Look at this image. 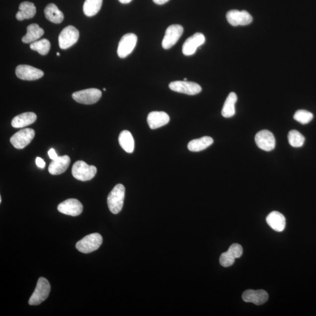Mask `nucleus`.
Returning <instances> with one entry per match:
<instances>
[{"mask_svg": "<svg viewBox=\"0 0 316 316\" xmlns=\"http://www.w3.org/2000/svg\"><path fill=\"white\" fill-rule=\"evenodd\" d=\"M15 74L21 80L32 81L41 78L44 73L40 69L31 66L21 65L16 67Z\"/></svg>", "mask_w": 316, "mask_h": 316, "instance_id": "11", "label": "nucleus"}, {"mask_svg": "<svg viewBox=\"0 0 316 316\" xmlns=\"http://www.w3.org/2000/svg\"><path fill=\"white\" fill-rule=\"evenodd\" d=\"M294 119L302 124H307L314 118V114L311 112L300 110L296 112L294 115Z\"/></svg>", "mask_w": 316, "mask_h": 316, "instance_id": "31", "label": "nucleus"}, {"mask_svg": "<svg viewBox=\"0 0 316 316\" xmlns=\"http://www.w3.org/2000/svg\"><path fill=\"white\" fill-rule=\"evenodd\" d=\"M30 48L33 51H37L40 55H46L50 51L51 43L47 39H42L31 43Z\"/></svg>", "mask_w": 316, "mask_h": 316, "instance_id": "29", "label": "nucleus"}, {"mask_svg": "<svg viewBox=\"0 0 316 316\" xmlns=\"http://www.w3.org/2000/svg\"><path fill=\"white\" fill-rule=\"evenodd\" d=\"M71 163V158L68 156L58 157L52 160L48 167L49 172L53 175H58L67 170Z\"/></svg>", "mask_w": 316, "mask_h": 316, "instance_id": "19", "label": "nucleus"}, {"mask_svg": "<svg viewBox=\"0 0 316 316\" xmlns=\"http://www.w3.org/2000/svg\"><path fill=\"white\" fill-rule=\"evenodd\" d=\"M35 136V132L31 128H26L17 132L12 136L10 142L16 149L21 150L28 146Z\"/></svg>", "mask_w": 316, "mask_h": 316, "instance_id": "7", "label": "nucleus"}, {"mask_svg": "<svg viewBox=\"0 0 316 316\" xmlns=\"http://www.w3.org/2000/svg\"><path fill=\"white\" fill-rule=\"evenodd\" d=\"M103 243V237L98 233L91 234L78 241L76 247L79 251L88 253L100 248Z\"/></svg>", "mask_w": 316, "mask_h": 316, "instance_id": "2", "label": "nucleus"}, {"mask_svg": "<svg viewBox=\"0 0 316 316\" xmlns=\"http://www.w3.org/2000/svg\"><path fill=\"white\" fill-rule=\"evenodd\" d=\"M97 171L96 167L88 165L84 161L79 160L72 167V173L75 179L85 182L93 179Z\"/></svg>", "mask_w": 316, "mask_h": 316, "instance_id": "3", "label": "nucleus"}, {"mask_svg": "<svg viewBox=\"0 0 316 316\" xmlns=\"http://www.w3.org/2000/svg\"><path fill=\"white\" fill-rule=\"evenodd\" d=\"M187 79L186 78H184L183 81H187Z\"/></svg>", "mask_w": 316, "mask_h": 316, "instance_id": "37", "label": "nucleus"}, {"mask_svg": "<svg viewBox=\"0 0 316 316\" xmlns=\"http://www.w3.org/2000/svg\"><path fill=\"white\" fill-rule=\"evenodd\" d=\"M243 249L238 243H233L228 251L222 253L220 258V263L224 267H229L234 264L236 258L241 257Z\"/></svg>", "mask_w": 316, "mask_h": 316, "instance_id": "13", "label": "nucleus"}, {"mask_svg": "<svg viewBox=\"0 0 316 316\" xmlns=\"http://www.w3.org/2000/svg\"><path fill=\"white\" fill-rule=\"evenodd\" d=\"M36 164L39 168H44L46 165L45 161L42 159L41 158L37 157L35 160Z\"/></svg>", "mask_w": 316, "mask_h": 316, "instance_id": "32", "label": "nucleus"}, {"mask_svg": "<svg viewBox=\"0 0 316 316\" xmlns=\"http://www.w3.org/2000/svg\"><path fill=\"white\" fill-rule=\"evenodd\" d=\"M237 96L235 93L232 92L227 97L222 111V116L225 118H230L236 114L235 104Z\"/></svg>", "mask_w": 316, "mask_h": 316, "instance_id": "27", "label": "nucleus"}, {"mask_svg": "<svg viewBox=\"0 0 316 316\" xmlns=\"http://www.w3.org/2000/svg\"><path fill=\"white\" fill-rule=\"evenodd\" d=\"M102 93L97 88H91L75 92L72 98L79 103L83 104H93L100 99Z\"/></svg>", "mask_w": 316, "mask_h": 316, "instance_id": "5", "label": "nucleus"}, {"mask_svg": "<svg viewBox=\"0 0 316 316\" xmlns=\"http://www.w3.org/2000/svg\"><path fill=\"white\" fill-rule=\"evenodd\" d=\"M169 1V0H153V1L158 5L165 4L166 2H168Z\"/></svg>", "mask_w": 316, "mask_h": 316, "instance_id": "34", "label": "nucleus"}, {"mask_svg": "<svg viewBox=\"0 0 316 316\" xmlns=\"http://www.w3.org/2000/svg\"><path fill=\"white\" fill-rule=\"evenodd\" d=\"M122 4H128L132 1V0H118Z\"/></svg>", "mask_w": 316, "mask_h": 316, "instance_id": "35", "label": "nucleus"}, {"mask_svg": "<svg viewBox=\"0 0 316 316\" xmlns=\"http://www.w3.org/2000/svg\"><path fill=\"white\" fill-rule=\"evenodd\" d=\"M266 220L268 225L275 231H284L286 226V219L282 213L274 211L269 214Z\"/></svg>", "mask_w": 316, "mask_h": 316, "instance_id": "20", "label": "nucleus"}, {"mask_svg": "<svg viewBox=\"0 0 316 316\" xmlns=\"http://www.w3.org/2000/svg\"><path fill=\"white\" fill-rule=\"evenodd\" d=\"M79 38V32L74 26L65 28L59 36V45L62 49L71 48L76 44Z\"/></svg>", "mask_w": 316, "mask_h": 316, "instance_id": "6", "label": "nucleus"}, {"mask_svg": "<svg viewBox=\"0 0 316 316\" xmlns=\"http://www.w3.org/2000/svg\"><path fill=\"white\" fill-rule=\"evenodd\" d=\"M103 90H104V91L106 90V88H103Z\"/></svg>", "mask_w": 316, "mask_h": 316, "instance_id": "39", "label": "nucleus"}, {"mask_svg": "<svg viewBox=\"0 0 316 316\" xmlns=\"http://www.w3.org/2000/svg\"><path fill=\"white\" fill-rule=\"evenodd\" d=\"M137 35L132 33L124 35L118 44L117 54L120 58H125L131 54L137 45Z\"/></svg>", "mask_w": 316, "mask_h": 316, "instance_id": "9", "label": "nucleus"}, {"mask_svg": "<svg viewBox=\"0 0 316 316\" xmlns=\"http://www.w3.org/2000/svg\"><path fill=\"white\" fill-rule=\"evenodd\" d=\"M48 156L52 160H55L58 157L55 150L53 149V148L48 151Z\"/></svg>", "mask_w": 316, "mask_h": 316, "instance_id": "33", "label": "nucleus"}, {"mask_svg": "<svg viewBox=\"0 0 316 316\" xmlns=\"http://www.w3.org/2000/svg\"><path fill=\"white\" fill-rule=\"evenodd\" d=\"M170 117L163 111H153L148 114L147 123L151 129L156 130L169 123Z\"/></svg>", "mask_w": 316, "mask_h": 316, "instance_id": "18", "label": "nucleus"}, {"mask_svg": "<svg viewBox=\"0 0 316 316\" xmlns=\"http://www.w3.org/2000/svg\"><path fill=\"white\" fill-rule=\"evenodd\" d=\"M50 292L51 285L48 280L42 277L39 278L37 287L29 299V305L37 306L41 304L48 298Z\"/></svg>", "mask_w": 316, "mask_h": 316, "instance_id": "4", "label": "nucleus"}, {"mask_svg": "<svg viewBox=\"0 0 316 316\" xmlns=\"http://www.w3.org/2000/svg\"><path fill=\"white\" fill-rule=\"evenodd\" d=\"M37 118V115L34 113L26 112L13 118L11 125L13 127L16 128L25 127L35 123Z\"/></svg>", "mask_w": 316, "mask_h": 316, "instance_id": "21", "label": "nucleus"}, {"mask_svg": "<svg viewBox=\"0 0 316 316\" xmlns=\"http://www.w3.org/2000/svg\"><path fill=\"white\" fill-rule=\"evenodd\" d=\"M214 141L212 137L206 136L191 141L187 148L192 152H200L212 146Z\"/></svg>", "mask_w": 316, "mask_h": 316, "instance_id": "25", "label": "nucleus"}, {"mask_svg": "<svg viewBox=\"0 0 316 316\" xmlns=\"http://www.w3.org/2000/svg\"><path fill=\"white\" fill-rule=\"evenodd\" d=\"M120 146L128 154L134 152L135 142L133 136L130 131L124 130L121 132L118 138Z\"/></svg>", "mask_w": 316, "mask_h": 316, "instance_id": "26", "label": "nucleus"}, {"mask_svg": "<svg viewBox=\"0 0 316 316\" xmlns=\"http://www.w3.org/2000/svg\"><path fill=\"white\" fill-rule=\"evenodd\" d=\"M289 143L293 147L300 148L304 146L305 138L297 130H292L288 134Z\"/></svg>", "mask_w": 316, "mask_h": 316, "instance_id": "30", "label": "nucleus"}, {"mask_svg": "<svg viewBox=\"0 0 316 316\" xmlns=\"http://www.w3.org/2000/svg\"><path fill=\"white\" fill-rule=\"evenodd\" d=\"M255 141L260 149L265 151H271L274 149L276 145L275 138L271 132L262 130L256 134Z\"/></svg>", "mask_w": 316, "mask_h": 316, "instance_id": "12", "label": "nucleus"}, {"mask_svg": "<svg viewBox=\"0 0 316 316\" xmlns=\"http://www.w3.org/2000/svg\"><path fill=\"white\" fill-rule=\"evenodd\" d=\"M103 0H85L83 4L84 14L87 16L96 15L100 10Z\"/></svg>", "mask_w": 316, "mask_h": 316, "instance_id": "28", "label": "nucleus"}, {"mask_svg": "<svg viewBox=\"0 0 316 316\" xmlns=\"http://www.w3.org/2000/svg\"><path fill=\"white\" fill-rule=\"evenodd\" d=\"M44 34V29L37 24L29 25L27 27V33L22 39L25 44H30L37 41Z\"/></svg>", "mask_w": 316, "mask_h": 316, "instance_id": "23", "label": "nucleus"}, {"mask_svg": "<svg viewBox=\"0 0 316 316\" xmlns=\"http://www.w3.org/2000/svg\"><path fill=\"white\" fill-rule=\"evenodd\" d=\"M243 301L247 303H253L256 305H261L267 302L269 298L268 293L264 290H246L243 293Z\"/></svg>", "mask_w": 316, "mask_h": 316, "instance_id": "17", "label": "nucleus"}, {"mask_svg": "<svg viewBox=\"0 0 316 316\" xmlns=\"http://www.w3.org/2000/svg\"><path fill=\"white\" fill-rule=\"evenodd\" d=\"M46 18L55 24H60L64 21V15L59 10L58 6L53 3L48 4L44 10Z\"/></svg>", "mask_w": 316, "mask_h": 316, "instance_id": "24", "label": "nucleus"}, {"mask_svg": "<svg viewBox=\"0 0 316 316\" xmlns=\"http://www.w3.org/2000/svg\"><path fill=\"white\" fill-rule=\"evenodd\" d=\"M2 202L1 196H0V203Z\"/></svg>", "mask_w": 316, "mask_h": 316, "instance_id": "36", "label": "nucleus"}, {"mask_svg": "<svg viewBox=\"0 0 316 316\" xmlns=\"http://www.w3.org/2000/svg\"><path fill=\"white\" fill-rule=\"evenodd\" d=\"M83 206L77 199H69L59 204L58 210L59 212L64 215L78 216L83 212Z\"/></svg>", "mask_w": 316, "mask_h": 316, "instance_id": "15", "label": "nucleus"}, {"mask_svg": "<svg viewBox=\"0 0 316 316\" xmlns=\"http://www.w3.org/2000/svg\"><path fill=\"white\" fill-rule=\"evenodd\" d=\"M183 28L180 25H170L166 29L164 34L162 45L164 49H169L175 45L182 36Z\"/></svg>", "mask_w": 316, "mask_h": 316, "instance_id": "10", "label": "nucleus"}, {"mask_svg": "<svg viewBox=\"0 0 316 316\" xmlns=\"http://www.w3.org/2000/svg\"><path fill=\"white\" fill-rule=\"evenodd\" d=\"M57 56H59H59H60V54H59V52L57 53Z\"/></svg>", "mask_w": 316, "mask_h": 316, "instance_id": "38", "label": "nucleus"}, {"mask_svg": "<svg viewBox=\"0 0 316 316\" xmlns=\"http://www.w3.org/2000/svg\"><path fill=\"white\" fill-rule=\"evenodd\" d=\"M206 38L202 33L197 32L187 38L182 47V52L185 56L192 55L196 52L197 48L205 44Z\"/></svg>", "mask_w": 316, "mask_h": 316, "instance_id": "16", "label": "nucleus"}, {"mask_svg": "<svg viewBox=\"0 0 316 316\" xmlns=\"http://www.w3.org/2000/svg\"><path fill=\"white\" fill-rule=\"evenodd\" d=\"M126 189L122 184H118L115 186L107 197L108 208L114 215L119 213L124 205Z\"/></svg>", "mask_w": 316, "mask_h": 316, "instance_id": "1", "label": "nucleus"}, {"mask_svg": "<svg viewBox=\"0 0 316 316\" xmlns=\"http://www.w3.org/2000/svg\"><path fill=\"white\" fill-rule=\"evenodd\" d=\"M37 9L32 2L24 1L19 6V11L16 13V18L18 21L31 19L35 15Z\"/></svg>", "mask_w": 316, "mask_h": 316, "instance_id": "22", "label": "nucleus"}, {"mask_svg": "<svg viewBox=\"0 0 316 316\" xmlns=\"http://www.w3.org/2000/svg\"><path fill=\"white\" fill-rule=\"evenodd\" d=\"M226 18L230 24L234 26L247 25L252 22V16L247 11L230 10L227 13Z\"/></svg>", "mask_w": 316, "mask_h": 316, "instance_id": "14", "label": "nucleus"}, {"mask_svg": "<svg viewBox=\"0 0 316 316\" xmlns=\"http://www.w3.org/2000/svg\"><path fill=\"white\" fill-rule=\"evenodd\" d=\"M169 87L170 90L177 93L191 95L199 94L202 91L200 85L192 81H172L169 84Z\"/></svg>", "mask_w": 316, "mask_h": 316, "instance_id": "8", "label": "nucleus"}]
</instances>
